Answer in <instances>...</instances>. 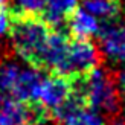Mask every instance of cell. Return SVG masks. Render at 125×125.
I'll return each mask as SVG.
<instances>
[{"label":"cell","mask_w":125,"mask_h":125,"mask_svg":"<svg viewBox=\"0 0 125 125\" xmlns=\"http://www.w3.org/2000/svg\"><path fill=\"white\" fill-rule=\"evenodd\" d=\"M51 32L52 28L43 20L41 15L11 11L8 34L12 47L15 53L35 70H43L44 52Z\"/></svg>","instance_id":"1"},{"label":"cell","mask_w":125,"mask_h":125,"mask_svg":"<svg viewBox=\"0 0 125 125\" xmlns=\"http://www.w3.org/2000/svg\"><path fill=\"white\" fill-rule=\"evenodd\" d=\"M75 93L89 108L99 113L104 121H117L122 111V95L116 78L110 72L98 67L89 76L75 79Z\"/></svg>","instance_id":"2"},{"label":"cell","mask_w":125,"mask_h":125,"mask_svg":"<svg viewBox=\"0 0 125 125\" xmlns=\"http://www.w3.org/2000/svg\"><path fill=\"white\" fill-rule=\"evenodd\" d=\"M101 52L89 38H72L69 41L66 60L58 75L69 78H84L101 67Z\"/></svg>","instance_id":"3"},{"label":"cell","mask_w":125,"mask_h":125,"mask_svg":"<svg viewBox=\"0 0 125 125\" xmlns=\"http://www.w3.org/2000/svg\"><path fill=\"white\" fill-rule=\"evenodd\" d=\"M52 115L38 101L9 99L0 105V125H46Z\"/></svg>","instance_id":"4"},{"label":"cell","mask_w":125,"mask_h":125,"mask_svg":"<svg viewBox=\"0 0 125 125\" xmlns=\"http://www.w3.org/2000/svg\"><path fill=\"white\" fill-rule=\"evenodd\" d=\"M75 95V79L64 75L51 73L46 79H43L38 102L53 116L69 99Z\"/></svg>","instance_id":"5"},{"label":"cell","mask_w":125,"mask_h":125,"mask_svg":"<svg viewBox=\"0 0 125 125\" xmlns=\"http://www.w3.org/2000/svg\"><path fill=\"white\" fill-rule=\"evenodd\" d=\"M52 121L55 125H105L104 117L87 107L76 93L55 111Z\"/></svg>","instance_id":"6"},{"label":"cell","mask_w":125,"mask_h":125,"mask_svg":"<svg viewBox=\"0 0 125 125\" xmlns=\"http://www.w3.org/2000/svg\"><path fill=\"white\" fill-rule=\"evenodd\" d=\"M99 38L104 52L116 61H125V26L104 21L99 26Z\"/></svg>","instance_id":"7"},{"label":"cell","mask_w":125,"mask_h":125,"mask_svg":"<svg viewBox=\"0 0 125 125\" xmlns=\"http://www.w3.org/2000/svg\"><path fill=\"white\" fill-rule=\"evenodd\" d=\"M43 79L44 78H43L41 72L35 70V69H29V70L20 72L17 81H15V85H14V92H12L14 99L24 101V102L38 101Z\"/></svg>","instance_id":"8"},{"label":"cell","mask_w":125,"mask_h":125,"mask_svg":"<svg viewBox=\"0 0 125 125\" xmlns=\"http://www.w3.org/2000/svg\"><path fill=\"white\" fill-rule=\"evenodd\" d=\"M66 23H67V32L72 38H89L90 40V37L98 35L99 26H101L92 14L79 8L67 18Z\"/></svg>","instance_id":"9"},{"label":"cell","mask_w":125,"mask_h":125,"mask_svg":"<svg viewBox=\"0 0 125 125\" xmlns=\"http://www.w3.org/2000/svg\"><path fill=\"white\" fill-rule=\"evenodd\" d=\"M76 9L78 0H46L41 17L51 28H61L62 21H66Z\"/></svg>","instance_id":"10"},{"label":"cell","mask_w":125,"mask_h":125,"mask_svg":"<svg viewBox=\"0 0 125 125\" xmlns=\"http://www.w3.org/2000/svg\"><path fill=\"white\" fill-rule=\"evenodd\" d=\"M83 8L93 17L113 21L121 14V2L116 0H83Z\"/></svg>","instance_id":"11"},{"label":"cell","mask_w":125,"mask_h":125,"mask_svg":"<svg viewBox=\"0 0 125 125\" xmlns=\"http://www.w3.org/2000/svg\"><path fill=\"white\" fill-rule=\"evenodd\" d=\"M20 6V12L24 14H32V15H41L44 11L46 0H17Z\"/></svg>","instance_id":"12"},{"label":"cell","mask_w":125,"mask_h":125,"mask_svg":"<svg viewBox=\"0 0 125 125\" xmlns=\"http://www.w3.org/2000/svg\"><path fill=\"white\" fill-rule=\"evenodd\" d=\"M9 20H11V11L9 9H0V38L8 34V29H9Z\"/></svg>","instance_id":"13"},{"label":"cell","mask_w":125,"mask_h":125,"mask_svg":"<svg viewBox=\"0 0 125 125\" xmlns=\"http://www.w3.org/2000/svg\"><path fill=\"white\" fill-rule=\"evenodd\" d=\"M116 81H117V87H119L121 92H122V101L125 102V67L119 72V75L116 76Z\"/></svg>","instance_id":"14"},{"label":"cell","mask_w":125,"mask_h":125,"mask_svg":"<svg viewBox=\"0 0 125 125\" xmlns=\"http://www.w3.org/2000/svg\"><path fill=\"white\" fill-rule=\"evenodd\" d=\"M9 0H0V9H3V8H6V3H8Z\"/></svg>","instance_id":"15"},{"label":"cell","mask_w":125,"mask_h":125,"mask_svg":"<svg viewBox=\"0 0 125 125\" xmlns=\"http://www.w3.org/2000/svg\"><path fill=\"white\" fill-rule=\"evenodd\" d=\"M111 125H125V121H115Z\"/></svg>","instance_id":"16"},{"label":"cell","mask_w":125,"mask_h":125,"mask_svg":"<svg viewBox=\"0 0 125 125\" xmlns=\"http://www.w3.org/2000/svg\"><path fill=\"white\" fill-rule=\"evenodd\" d=\"M116 2H121V0H116Z\"/></svg>","instance_id":"17"}]
</instances>
